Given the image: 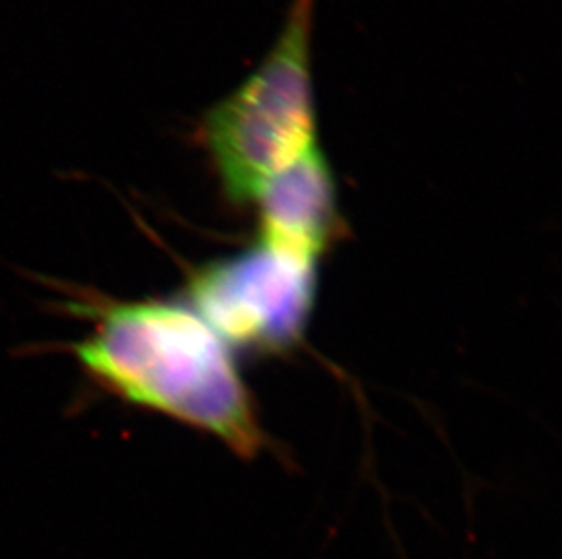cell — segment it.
Listing matches in <instances>:
<instances>
[{
  "instance_id": "obj_3",
  "label": "cell",
  "mask_w": 562,
  "mask_h": 559,
  "mask_svg": "<svg viewBox=\"0 0 562 559\" xmlns=\"http://www.w3.org/2000/svg\"><path fill=\"white\" fill-rule=\"evenodd\" d=\"M188 300L228 347L284 353L308 328L317 262L257 242L195 271Z\"/></svg>"
},
{
  "instance_id": "obj_4",
  "label": "cell",
  "mask_w": 562,
  "mask_h": 559,
  "mask_svg": "<svg viewBox=\"0 0 562 559\" xmlns=\"http://www.w3.org/2000/svg\"><path fill=\"white\" fill-rule=\"evenodd\" d=\"M255 204L259 242L315 262L342 227L334 171L318 144L276 174Z\"/></svg>"
},
{
  "instance_id": "obj_1",
  "label": "cell",
  "mask_w": 562,
  "mask_h": 559,
  "mask_svg": "<svg viewBox=\"0 0 562 559\" xmlns=\"http://www.w3.org/2000/svg\"><path fill=\"white\" fill-rule=\"evenodd\" d=\"M75 343L86 375L132 406L217 436L251 458L265 445L257 407L229 347L177 300L112 301Z\"/></svg>"
},
{
  "instance_id": "obj_2",
  "label": "cell",
  "mask_w": 562,
  "mask_h": 559,
  "mask_svg": "<svg viewBox=\"0 0 562 559\" xmlns=\"http://www.w3.org/2000/svg\"><path fill=\"white\" fill-rule=\"evenodd\" d=\"M313 10L315 0H293L259 68L202 116V146L224 195L237 206L255 204L276 174L318 144Z\"/></svg>"
}]
</instances>
